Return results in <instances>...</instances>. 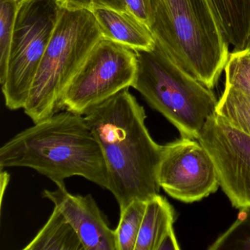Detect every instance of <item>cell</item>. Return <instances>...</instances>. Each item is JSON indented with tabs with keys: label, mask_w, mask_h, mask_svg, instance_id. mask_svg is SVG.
I'll list each match as a JSON object with an SVG mask.
<instances>
[{
	"label": "cell",
	"mask_w": 250,
	"mask_h": 250,
	"mask_svg": "<svg viewBox=\"0 0 250 250\" xmlns=\"http://www.w3.org/2000/svg\"><path fill=\"white\" fill-rule=\"evenodd\" d=\"M216 113L234 128L250 136V96L225 84Z\"/></svg>",
	"instance_id": "cell-15"
},
{
	"label": "cell",
	"mask_w": 250,
	"mask_h": 250,
	"mask_svg": "<svg viewBox=\"0 0 250 250\" xmlns=\"http://www.w3.org/2000/svg\"><path fill=\"white\" fill-rule=\"evenodd\" d=\"M181 249L174 232L173 227L167 231L159 241L156 250H179Z\"/></svg>",
	"instance_id": "cell-22"
},
{
	"label": "cell",
	"mask_w": 250,
	"mask_h": 250,
	"mask_svg": "<svg viewBox=\"0 0 250 250\" xmlns=\"http://www.w3.org/2000/svg\"><path fill=\"white\" fill-rule=\"evenodd\" d=\"M150 30L180 68L213 90L229 57V43L208 0H159Z\"/></svg>",
	"instance_id": "cell-3"
},
{
	"label": "cell",
	"mask_w": 250,
	"mask_h": 250,
	"mask_svg": "<svg viewBox=\"0 0 250 250\" xmlns=\"http://www.w3.org/2000/svg\"><path fill=\"white\" fill-rule=\"evenodd\" d=\"M136 52L132 87L181 137L198 140L206 121L216 112L218 99L213 90L176 65L157 42L153 50Z\"/></svg>",
	"instance_id": "cell-4"
},
{
	"label": "cell",
	"mask_w": 250,
	"mask_h": 250,
	"mask_svg": "<svg viewBox=\"0 0 250 250\" xmlns=\"http://www.w3.org/2000/svg\"><path fill=\"white\" fill-rule=\"evenodd\" d=\"M146 201L135 200L121 209L119 223L115 229L117 250H135Z\"/></svg>",
	"instance_id": "cell-16"
},
{
	"label": "cell",
	"mask_w": 250,
	"mask_h": 250,
	"mask_svg": "<svg viewBox=\"0 0 250 250\" xmlns=\"http://www.w3.org/2000/svg\"><path fill=\"white\" fill-rule=\"evenodd\" d=\"M27 167L53 181L83 177L107 189L106 162L84 115L61 111L16 134L0 148V168Z\"/></svg>",
	"instance_id": "cell-2"
},
{
	"label": "cell",
	"mask_w": 250,
	"mask_h": 250,
	"mask_svg": "<svg viewBox=\"0 0 250 250\" xmlns=\"http://www.w3.org/2000/svg\"><path fill=\"white\" fill-rule=\"evenodd\" d=\"M210 250H250V207L239 209L235 222L208 247Z\"/></svg>",
	"instance_id": "cell-17"
},
{
	"label": "cell",
	"mask_w": 250,
	"mask_h": 250,
	"mask_svg": "<svg viewBox=\"0 0 250 250\" xmlns=\"http://www.w3.org/2000/svg\"><path fill=\"white\" fill-rule=\"evenodd\" d=\"M24 250H84L71 224L55 207L43 228Z\"/></svg>",
	"instance_id": "cell-14"
},
{
	"label": "cell",
	"mask_w": 250,
	"mask_h": 250,
	"mask_svg": "<svg viewBox=\"0 0 250 250\" xmlns=\"http://www.w3.org/2000/svg\"><path fill=\"white\" fill-rule=\"evenodd\" d=\"M175 210L163 196L158 194L146 201L135 250H156L159 241L173 227Z\"/></svg>",
	"instance_id": "cell-13"
},
{
	"label": "cell",
	"mask_w": 250,
	"mask_h": 250,
	"mask_svg": "<svg viewBox=\"0 0 250 250\" xmlns=\"http://www.w3.org/2000/svg\"><path fill=\"white\" fill-rule=\"evenodd\" d=\"M137 71L136 51L102 39L93 48L67 87L62 109L79 115L132 87Z\"/></svg>",
	"instance_id": "cell-7"
},
{
	"label": "cell",
	"mask_w": 250,
	"mask_h": 250,
	"mask_svg": "<svg viewBox=\"0 0 250 250\" xmlns=\"http://www.w3.org/2000/svg\"><path fill=\"white\" fill-rule=\"evenodd\" d=\"M158 182L168 195L186 203L200 201L219 187L207 150L198 140L182 137L163 146Z\"/></svg>",
	"instance_id": "cell-8"
},
{
	"label": "cell",
	"mask_w": 250,
	"mask_h": 250,
	"mask_svg": "<svg viewBox=\"0 0 250 250\" xmlns=\"http://www.w3.org/2000/svg\"><path fill=\"white\" fill-rule=\"evenodd\" d=\"M62 10L61 0L20 1L2 84L5 106L11 110L24 109Z\"/></svg>",
	"instance_id": "cell-6"
},
{
	"label": "cell",
	"mask_w": 250,
	"mask_h": 250,
	"mask_svg": "<svg viewBox=\"0 0 250 250\" xmlns=\"http://www.w3.org/2000/svg\"><path fill=\"white\" fill-rule=\"evenodd\" d=\"M233 51L246 49L250 38V0H208Z\"/></svg>",
	"instance_id": "cell-12"
},
{
	"label": "cell",
	"mask_w": 250,
	"mask_h": 250,
	"mask_svg": "<svg viewBox=\"0 0 250 250\" xmlns=\"http://www.w3.org/2000/svg\"><path fill=\"white\" fill-rule=\"evenodd\" d=\"M216 167L219 187L235 208L250 207V136L215 112L198 139Z\"/></svg>",
	"instance_id": "cell-9"
},
{
	"label": "cell",
	"mask_w": 250,
	"mask_h": 250,
	"mask_svg": "<svg viewBox=\"0 0 250 250\" xmlns=\"http://www.w3.org/2000/svg\"><path fill=\"white\" fill-rule=\"evenodd\" d=\"M131 14L149 27L154 22L159 0H125Z\"/></svg>",
	"instance_id": "cell-21"
},
{
	"label": "cell",
	"mask_w": 250,
	"mask_h": 250,
	"mask_svg": "<svg viewBox=\"0 0 250 250\" xmlns=\"http://www.w3.org/2000/svg\"><path fill=\"white\" fill-rule=\"evenodd\" d=\"M246 49L250 51V39H249L248 43H247V46H246Z\"/></svg>",
	"instance_id": "cell-24"
},
{
	"label": "cell",
	"mask_w": 250,
	"mask_h": 250,
	"mask_svg": "<svg viewBox=\"0 0 250 250\" xmlns=\"http://www.w3.org/2000/svg\"><path fill=\"white\" fill-rule=\"evenodd\" d=\"M102 39L91 11L62 8L23 109L34 124L63 109L62 99L67 87Z\"/></svg>",
	"instance_id": "cell-5"
},
{
	"label": "cell",
	"mask_w": 250,
	"mask_h": 250,
	"mask_svg": "<svg viewBox=\"0 0 250 250\" xmlns=\"http://www.w3.org/2000/svg\"><path fill=\"white\" fill-rule=\"evenodd\" d=\"M103 39L113 41L134 51L153 50L156 42L150 27L130 11L96 8L91 11Z\"/></svg>",
	"instance_id": "cell-11"
},
{
	"label": "cell",
	"mask_w": 250,
	"mask_h": 250,
	"mask_svg": "<svg viewBox=\"0 0 250 250\" xmlns=\"http://www.w3.org/2000/svg\"><path fill=\"white\" fill-rule=\"evenodd\" d=\"M61 4L62 8L69 11H92L96 8H110L117 11H129L125 0H61Z\"/></svg>",
	"instance_id": "cell-20"
},
{
	"label": "cell",
	"mask_w": 250,
	"mask_h": 250,
	"mask_svg": "<svg viewBox=\"0 0 250 250\" xmlns=\"http://www.w3.org/2000/svg\"><path fill=\"white\" fill-rule=\"evenodd\" d=\"M0 185H1V203L3 202L4 194H5V190H6L7 187H8V183L10 181V175L6 170L4 171V169H1V177H0Z\"/></svg>",
	"instance_id": "cell-23"
},
{
	"label": "cell",
	"mask_w": 250,
	"mask_h": 250,
	"mask_svg": "<svg viewBox=\"0 0 250 250\" xmlns=\"http://www.w3.org/2000/svg\"><path fill=\"white\" fill-rule=\"evenodd\" d=\"M21 0H0V83H3L8 69L11 41L17 10Z\"/></svg>",
	"instance_id": "cell-18"
},
{
	"label": "cell",
	"mask_w": 250,
	"mask_h": 250,
	"mask_svg": "<svg viewBox=\"0 0 250 250\" xmlns=\"http://www.w3.org/2000/svg\"><path fill=\"white\" fill-rule=\"evenodd\" d=\"M58 208L78 235L84 250H117L114 229L91 195L71 194L65 185L42 194Z\"/></svg>",
	"instance_id": "cell-10"
},
{
	"label": "cell",
	"mask_w": 250,
	"mask_h": 250,
	"mask_svg": "<svg viewBox=\"0 0 250 250\" xmlns=\"http://www.w3.org/2000/svg\"><path fill=\"white\" fill-rule=\"evenodd\" d=\"M224 71L225 84L250 96V51H232Z\"/></svg>",
	"instance_id": "cell-19"
},
{
	"label": "cell",
	"mask_w": 250,
	"mask_h": 250,
	"mask_svg": "<svg viewBox=\"0 0 250 250\" xmlns=\"http://www.w3.org/2000/svg\"><path fill=\"white\" fill-rule=\"evenodd\" d=\"M84 116L100 145L108 170L107 190L120 209L159 194L163 146L152 138L144 107L128 88L90 108Z\"/></svg>",
	"instance_id": "cell-1"
}]
</instances>
